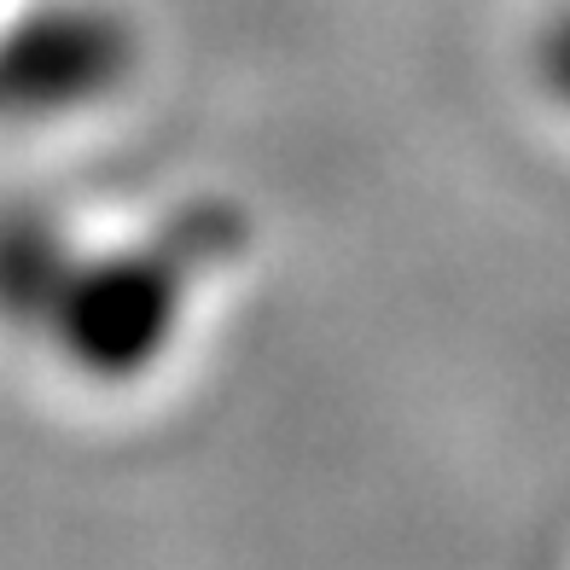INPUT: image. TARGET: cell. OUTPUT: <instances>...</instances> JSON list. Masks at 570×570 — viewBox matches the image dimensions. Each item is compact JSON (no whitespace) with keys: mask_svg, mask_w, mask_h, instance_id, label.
I'll return each mask as SVG.
<instances>
[{"mask_svg":"<svg viewBox=\"0 0 570 570\" xmlns=\"http://www.w3.org/2000/svg\"><path fill=\"white\" fill-rule=\"evenodd\" d=\"M222 233L193 216L146 245L88 250L47 210L0 216V321L30 332L70 373L128 384L175 350L193 279Z\"/></svg>","mask_w":570,"mask_h":570,"instance_id":"6da1fadb","label":"cell"},{"mask_svg":"<svg viewBox=\"0 0 570 570\" xmlns=\"http://www.w3.org/2000/svg\"><path fill=\"white\" fill-rule=\"evenodd\" d=\"M135 70V36L106 7H41L0 36V117H70L106 106Z\"/></svg>","mask_w":570,"mask_h":570,"instance_id":"7a4b0ae2","label":"cell"},{"mask_svg":"<svg viewBox=\"0 0 570 570\" xmlns=\"http://www.w3.org/2000/svg\"><path fill=\"white\" fill-rule=\"evenodd\" d=\"M535 82L548 88V99L559 111H570V0L535 36Z\"/></svg>","mask_w":570,"mask_h":570,"instance_id":"3957f363","label":"cell"}]
</instances>
